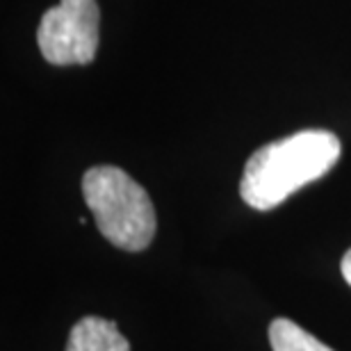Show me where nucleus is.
Returning <instances> with one entry per match:
<instances>
[{"label": "nucleus", "instance_id": "f257e3e1", "mask_svg": "<svg viewBox=\"0 0 351 351\" xmlns=\"http://www.w3.org/2000/svg\"><path fill=\"white\" fill-rule=\"evenodd\" d=\"M340 139L331 130H301L265 144L247 160L240 194L247 206L274 210L297 189L319 180L340 160Z\"/></svg>", "mask_w": 351, "mask_h": 351}, {"label": "nucleus", "instance_id": "f03ea898", "mask_svg": "<svg viewBox=\"0 0 351 351\" xmlns=\"http://www.w3.org/2000/svg\"><path fill=\"white\" fill-rule=\"evenodd\" d=\"M82 194L96 228L114 247L137 254L156 237L158 219L149 192L119 167H91L82 176Z\"/></svg>", "mask_w": 351, "mask_h": 351}, {"label": "nucleus", "instance_id": "7ed1b4c3", "mask_svg": "<svg viewBox=\"0 0 351 351\" xmlns=\"http://www.w3.org/2000/svg\"><path fill=\"white\" fill-rule=\"evenodd\" d=\"M101 12L96 0H60L41 16L37 44L55 66L89 64L98 51Z\"/></svg>", "mask_w": 351, "mask_h": 351}, {"label": "nucleus", "instance_id": "20e7f679", "mask_svg": "<svg viewBox=\"0 0 351 351\" xmlns=\"http://www.w3.org/2000/svg\"><path fill=\"white\" fill-rule=\"evenodd\" d=\"M66 351H130V345L114 322L89 315L71 328Z\"/></svg>", "mask_w": 351, "mask_h": 351}, {"label": "nucleus", "instance_id": "39448f33", "mask_svg": "<svg viewBox=\"0 0 351 351\" xmlns=\"http://www.w3.org/2000/svg\"><path fill=\"white\" fill-rule=\"evenodd\" d=\"M271 351H333L292 319L278 317L269 324Z\"/></svg>", "mask_w": 351, "mask_h": 351}, {"label": "nucleus", "instance_id": "423d86ee", "mask_svg": "<svg viewBox=\"0 0 351 351\" xmlns=\"http://www.w3.org/2000/svg\"><path fill=\"white\" fill-rule=\"evenodd\" d=\"M340 269H342V276H345V280L351 285V249L345 254V258H342Z\"/></svg>", "mask_w": 351, "mask_h": 351}]
</instances>
